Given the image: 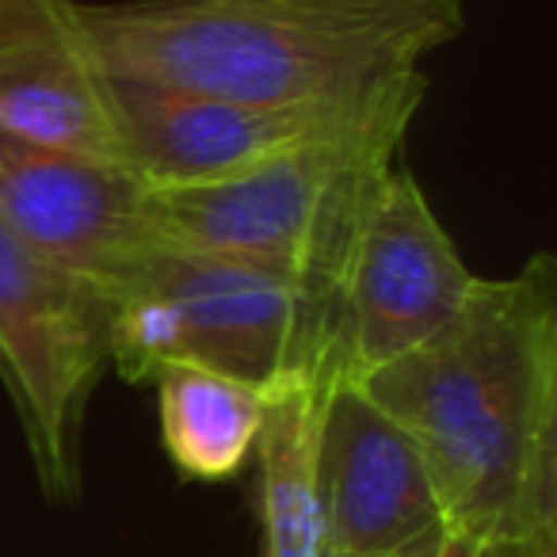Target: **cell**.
I'll return each mask as SVG.
<instances>
[{"instance_id":"cell-7","label":"cell","mask_w":557,"mask_h":557,"mask_svg":"<svg viewBox=\"0 0 557 557\" xmlns=\"http://www.w3.org/2000/svg\"><path fill=\"white\" fill-rule=\"evenodd\" d=\"M481 275L432 210L409 169L374 187L341 275V341L351 379L409 356L450 325Z\"/></svg>"},{"instance_id":"cell-4","label":"cell","mask_w":557,"mask_h":557,"mask_svg":"<svg viewBox=\"0 0 557 557\" xmlns=\"http://www.w3.org/2000/svg\"><path fill=\"white\" fill-rule=\"evenodd\" d=\"M409 126L313 141L230 180L149 195L157 240L341 287L351 240Z\"/></svg>"},{"instance_id":"cell-2","label":"cell","mask_w":557,"mask_h":557,"mask_svg":"<svg viewBox=\"0 0 557 557\" xmlns=\"http://www.w3.org/2000/svg\"><path fill=\"white\" fill-rule=\"evenodd\" d=\"M103 73L263 108L374 103L424 85L466 0H131L81 4Z\"/></svg>"},{"instance_id":"cell-14","label":"cell","mask_w":557,"mask_h":557,"mask_svg":"<svg viewBox=\"0 0 557 557\" xmlns=\"http://www.w3.org/2000/svg\"><path fill=\"white\" fill-rule=\"evenodd\" d=\"M481 554H485V549L466 546V542H455V539H450V542H447V554H443V557H481Z\"/></svg>"},{"instance_id":"cell-13","label":"cell","mask_w":557,"mask_h":557,"mask_svg":"<svg viewBox=\"0 0 557 557\" xmlns=\"http://www.w3.org/2000/svg\"><path fill=\"white\" fill-rule=\"evenodd\" d=\"M481 557H554V542H546V546H523V549H485Z\"/></svg>"},{"instance_id":"cell-10","label":"cell","mask_w":557,"mask_h":557,"mask_svg":"<svg viewBox=\"0 0 557 557\" xmlns=\"http://www.w3.org/2000/svg\"><path fill=\"white\" fill-rule=\"evenodd\" d=\"M0 131L123 164L77 0H0Z\"/></svg>"},{"instance_id":"cell-15","label":"cell","mask_w":557,"mask_h":557,"mask_svg":"<svg viewBox=\"0 0 557 557\" xmlns=\"http://www.w3.org/2000/svg\"><path fill=\"white\" fill-rule=\"evenodd\" d=\"M447 542H440V546H428V549H417V554H401V557H443V554H447Z\"/></svg>"},{"instance_id":"cell-5","label":"cell","mask_w":557,"mask_h":557,"mask_svg":"<svg viewBox=\"0 0 557 557\" xmlns=\"http://www.w3.org/2000/svg\"><path fill=\"white\" fill-rule=\"evenodd\" d=\"M108 367V306L96 283L42 260L0 222V382L50 500L81 496V435Z\"/></svg>"},{"instance_id":"cell-11","label":"cell","mask_w":557,"mask_h":557,"mask_svg":"<svg viewBox=\"0 0 557 557\" xmlns=\"http://www.w3.org/2000/svg\"><path fill=\"white\" fill-rule=\"evenodd\" d=\"M348 374L325 367L268 394L256 462H260L263 557H329L318 488V428L329 382Z\"/></svg>"},{"instance_id":"cell-1","label":"cell","mask_w":557,"mask_h":557,"mask_svg":"<svg viewBox=\"0 0 557 557\" xmlns=\"http://www.w3.org/2000/svg\"><path fill=\"white\" fill-rule=\"evenodd\" d=\"M356 382L420 447L450 539L478 549L554 542V256H531L508 278L481 275L443 333Z\"/></svg>"},{"instance_id":"cell-12","label":"cell","mask_w":557,"mask_h":557,"mask_svg":"<svg viewBox=\"0 0 557 557\" xmlns=\"http://www.w3.org/2000/svg\"><path fill=\"white\" fill-rule=\"evenodd\" d=\"M161 440L172 466L191 481H225L256 450L268 394L202 367L157 371Z\"/></svg>"},{"instance_id":"cell-8","label":"cell","mask_w":557,"mask_h":557,"mask_svg":"<svg viewBox=\"0 0 557 557\" xmlns=\"http://www.w3.org/2000/svg\"><path fill=\"white\" fill-rule=\"evenodd\" d=\"M318 488L329 557H401L450 539L420 447L351 374L321 405Z\"/></svg>"},{"instance_id":"cell-3","label":"cell","mask_w":557,"mask_h":557,"mask_svg":"<svg viewBox=\"0 0 557 557\" xmlns=\"http://www.w3.org/2000/svg\"><path fill=\"white\" fill-rule=\"evenodd\" d=\"M96 290L123 379L184 363L275 394L325 367L348 371L333 287L157 240Z\"/></svg>"},{"instance_id":"cell-9","label":"cell","mask_w":557,"mask_h":557,"mask_svg":"<svg viewBox=\"0 0 557 557\" xmlns=\"http://www.w3.org/2000/svg\"><path fill=\"white\" fill-rule=\"evenodd\" d=\"M149 195L126 164L0 131V222L88 283L157 245Z\"/></svg>"},{"instance_id":"cell-6","label":"cell","mask_w":557,"mask_h":557,"mask_svg":"<svg viewBox=\"0 0 557 557\" xmlns=\"http://www.w3.org/2000/svg\"><path fill=\"white\" fill-rule=\"evenodd\" d=\"M103 81L119 157L149 191L218 184L290 149L374 126H412L428 96L424 81L374 103L263 108L119 73H103Z\"/></svg>"}]
</instances>
